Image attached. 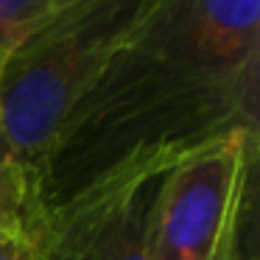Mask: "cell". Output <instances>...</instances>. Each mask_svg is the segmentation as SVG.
Segmentation results:
<instances>
[{
    "label": "cell",
    "instance_id": "obj_4",
    "mask_svg": "<svg viewBox=\"0 0 260 260\" xmlns=\"http://www.w3.org/2000/svg\"><path fill=\"white\" fill-rule=\"evenodd\" d=\"M182 157L179 151H137L64 202L28 207L23 235L34 260H148L154 187Z\"/></svg>",
    "mask_w": 260,
    "mask_h": 260
},
{
    "label": "cell",
    "instance_id": "obj_8",
    "mask_svg": "<svg viewBox=\"0 0 260 260\" xmlns=\"http://www.w3.org/2000/svg\"><path fill=\"white\" fill-rule=\"evenodd\" d=\"M238 260H257V252H246V254H241Z\"/></svg>",
    "mask_w": 260,
    "mask_h": 260
},
{
    "label": "cell",
    "instance_id": "obj_1",
    "mask_svg": "<svg viewBox=\"0 0 260 260\" xmlns=\"http://www.w3.org/2000/svg\"><path fill=\"white\" fill-rule=\"evenodd\" d=\"M260 135V0H151L64 120L31 207L56 204L137 151Z\"/></svg>",
    "mask_w": 260,
    "mask_h": 260
},
{
    "label": "cell",
    "instance_id": "obj_6",
    "mask_svg": "<svg viewBox=\"0 0 260 260\" xmlns=\"http://www.w3.org/2000/svg\"><path fill=\"white\" fill-rule=\"evenodd\" d=\"M31 207L28 171L0 143V243L20 238Z\"/></svg>",
    "mask_w": 260,
    "mask_h": 260
},
{
    "label": "cell",
    "instance_id": "obj_2",
    "mask_svg": "<svg viewBox=\"0 0 260 260\" xmlns=\"http://www.w3.org/2000/svg\"><path fill=\"white\" fill-rule=\"evenodd\" d=\"M151 0H68L0 68V143L28 171L31 193L64 120Z\"/></svg>",
    "mask_w": 260,
    "mask_h": 260
},
{
    "label": "cell",
    "instance_id": "obj_5",
    "mask_svg": "<svg viewBox=\"0 0 260 260\" xmlns=\"http://www.w3.org/2000/svg\"><path fill=\"white\" fill-rule=\"evenodd\" d=\"M68 0H0V68L40 28H45Z\"/></svg>",
    "mask_w": 260,
    "mask_h": 260
},
{
    "label": "cell",
    "instance_id": "obj_3",
    "mask_svg": "<svg viewBox=\"0 0 260 260\" xmlns=\"http://www.w3.org/2000/svg\"><path fill=\"white\" fill-rule=\"evenodd\" d=\"M257 132H232L185 154L162 176L148 207V260H238L254 226Z\"/></svg>",
    "mask_w": 260,
    "mask_h": 260
},
{
    "label": "cell",
    "instance_id": "obj_7",
    "mask_svg": "<svg viewBox=\"0 0 260 260\" xmlns=\"http://www.w3.org/2000/svg\"><path fill=\"white\" fill-rule=\"evenodd\" d=\"M0 260H34V249H31L28 238L20 235L0 243Z\"/></svg>",
    "mask_w": 260,
    "mask_h": 260
}]
</instances>
